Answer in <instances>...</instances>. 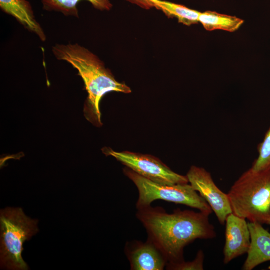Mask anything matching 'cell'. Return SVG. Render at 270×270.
Masks as SVG:
<instances>
[{"label": "cell", "mask_w": 270, "mask_h": 270, "mask_svg": "<svg viewBox=\"0 0 270 270\" xmlns=\"http://www.w3.org/2000/svg\"><path fill=\"white\" fill-rule=\"evenodd\" d=\"M52 51L58 60L70 64L78 71L88 94L84 106V116L94 126H101L100 104L102 97L112 92L129 94L131 89L124 83L117 81L96 55L78 44H56Z\"/></svg>", "instance_id": "7a4b0ae2"}, {"label": "cell", "mask_w": 270, "mask_h": 270, "mask_svg": "<svg viewBox=\"0 0 270 270\" xmlns=\"http://www.w3.org/2000/svg\"><path fill=\"white\" fill-rule=\"evenodd\" d=\"M154 8L162 10L167 16L176 18L178 22L190 26L199 22L200 12L183 5L161 0H154Z\"/></svg>", "instance_id": "5bb4252c"}, {"label": "cell", "mask_w": 270, "mask_h": 270, "mask_svg": "<svg viewBox=\"0 0 270 270\" xmlns=\"http://www.w3.org/2000/svg\"><path fill=\"white\" fill-rule=\"evenodd\" d=\"M204 254L200 250L194 260L191 262H183L166 266L168 270H203L204 269Z\"/></svg>", "instance_id": "2e32d148"}, {"label": "cell", "mask_w": 270, "mask_h": 270, "mask_svg": "<svg viewBox=\"0 0 270 270\" xmlns=\"http://www.w3.org/2000/svg\"><path fill=\"white\" fill-rule=\"evenodd\" d=\"M125 175L136 185L138 191L137 209L151 206L156 200L183 204L210 215L212 210L208 202L190 183L166 185L153 182L126 168Z\"/></svg>", "instance_id": "5b68a950"}, {"label": "cell", "mask_w": 270, "mask_h": 270, "mask_svg": "<svg viewBox=\"0 0 270 270\" xmlns=\"http://www.w3.org/2000/svg\"><path fill=\"white\" fill-rule=\"evenodd\" d=\"M246 220L230 214L226 221V242L224 263L247 254L250 246V234Z\"/></svg>", "instance_id": "ba28073f"}, {"label": "cell", "mask_w": 270, "mask_h": 270, "mask_svg": "<svg viewBox=\"0 0 270 270\" xmlns=\"http://www.w3.org/2000/svg\"><path fill=\"white\" fill-rule=\"evenodd\" d=\"M126 253L132 270H163L168 261L150 240L146 242L133 241L126 244Z\"/></svg>", "instance_id": "9c48e42d"}, {"label": "cell", "mask_w": 270, "mask_h": 270, "mask_svg": "<svg viewBox=\"0 0 270 270\" xmlns=\"http://www.w3.org/2000/svg\"><path fill=\"white\" fill-rule=\"evenodd\" d=\"M0 8L4 12L12 16L29 31L45 42L46 36L36 20L30 4L26 0H0Z\"/></svg>", "instance_id": "8fae6325"}, {"label": "cell", "mask_w": 270, "mask_h": 270, "mask_svg": "<svg viewBox=\"0 0 270 270\" xmlns=\"http://www.w3.org/2000/svg\"><path fill=\"white\" fill-rule=\"evenodd\" d=\"M82 0L88 1L95 8L101 11L110 10L112 7L109 0H41V2L43 9L46 10L60 12L66 16L78 18L77 6Z\"/></svg>", "instance_id": "7c38bea8"}, {"label": "cell", "mask_w": 270, "mask_h": 270, "mask_svg": "<svg viewBox=\"0 0 270 270\" xmlns=\"http://www.w3.org/2000/svg\"><path fill=\"white\" fill-rule=\"evenodd\" d=\"M102 150L106 156L114 158L136 173L153 182L166 185L189 183L186 176L174 172L154 156L128 151L117 152L108 148Z\"/></svg>", "instance_id": "8992f818"}, {"label": "cell", "mask_w": 270, "mask_h": 270, "mask_svg": "<svg viewBox=\"0 0 270 270\" xmlns=\"http://www.w3.org/2000/svg\"><path fill=\"white\" fill-rule=\"evenodd\" d=\"M136 4L142 8L150 10L154 8V0H125Z\"/></svg>", "instance_id": "e0dca14e"}, {"label": "cell", "mask_w": 270, "mask_h": 270, "mask_svg": "<svg viewBox=\"0 0 270 270\" xmlns=\"http://www.w3.org/2000/svg\"><path fill=\"white\" fill-rule=\"evenodd\" d=\"M136 217L146 230L148 239L166 258L167 266L184 260L186 246L197 239L216 236L208 214L177 209L168 214L162 208L151 206L138 209Z\"/></svg>", "instance_id": "6da1fadb"}, {"label": "cell", "mask_w": 270, "mask_h": 270, "mask_svg": "<svg viewBox=\"0 0 270 270\" xmlns=\"http://www.w3.org/2000/svg\"><path fill=\"white\" fill-rule=\"evenodd\" d=\"M232 213L248 220L267 224L270 219V170L244 172L227 194Z\"/></svg>", "instance_id": "3957f363"}, {"label": "cell", "mask_w": 270, "mask_h": 270, "mask_svg": "<svg viewBox=\"0 0 270 270\" xmlns=\"http://www.w3.org/2000/svg\"><path fill=\"white\" fill-rule=\"evenodd\" d=\"M198 22L208 31L220 30L230 32L236 31L244 22L242 20L236 16L212 11L201 12Z\"/></svg>", "instance_id": "4fadbf2b"}, {"label": "cell", "mask_w": 270, "mask_h": 270, "mask_svg": "<svg viewBox=\"0 0 270 270\" xmlns=\"http://www.w3.org/2000/svg\"><path fill=\"white\" fill-rule=\"evenodd\" d=\"M38 222L26 216L21 208H7L0 210L1 268L28 269L22 257L23 244L38 233Z\"/></svg>", "instance_id": "277c9868"}, {"label": "cell", "mask_w": 270, "mask_h": 270, "mask_svg": "<svg viewBox=\"0 0 270 270\" xmlns=\"http://www.w3.org/2000/svg\"><path fill=\"white\" fill-rule=\"evenodd\" d=\"M258 156L252 168L256 170H270V127L258 147Z\"/></svg>", "instance_id": "9a60e30c"}, {"label": "cell", "mask_w": 270, "mask_h": 270, "mask_svg": "<svg viewBox=\"0 0 270 270\" xmlns=\"http://www.w3.org/2000/svg\"><path fill=\"white\" fill-rule=\"evenodd\" d=\"M266 224H268V225H270V219L268 221V223Z\"/></svg>", "instance_id": "ac0fdd59"}, {"label": "cell", "mask_w": 270, "mask_h": 270, "mask_svg": "<svg viewBox=\"0 0 270 270\" xmlns=\"http://www.w3.org/2000/svg\"><path fill=\"white\" fill-rule=\"evenodd\" d=\"M250 234V246L243 270H252L270 261V232L258 222H248Z\"/></svg>", "instance_id": "30bf717a"}, {"label": "cell", "mask_w": 270, "mask_h": 270, "mask_svg": "<svg viewBox=\"0 0 270 270\" xmlns=\"http://www.w3.org/2000/svg\"><path fill=\"white\" fill-rule=\"evenodd\" d=\"M186 176L193 188L210 206L219 222L224 224L227 217L232 213L228 194L217 186L211 174L203 168L192 166Z\"/></svg>", "instance_id": "52a82bcc"}]
</instances>
